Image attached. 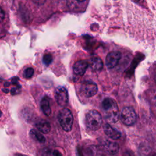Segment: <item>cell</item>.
<instances>
[{"label": "cell", "mask_w": 156, "mask_h": 156, "mask_svg": "<svg viewBox=\"0 0 156 156\" xmlns=\"http://www.w3.org/2000/svg\"><path fill=\"white\" fill-rule=\"evenodd\" d=\"M102 108L107 121L115 123L119 118V111L116 101L110 98H105L102 102Z\"/></svg>", "instance_id": "obj_1"}, {"label": "cell", "mask_w": 156, "mask_h": 156, "mask_svg": "<svg viewBox=\"0 0 156 156\" xmlns=\"http://www.w3.org/2000/svg\"><path fill=\"white\" fill-rule=\"evenodd\" d=\"M85 122V125L88 129L95 131L101 127L102 124V118L98 111L91 110L86 113Z\"/></svg>", "instance_id": "obj_2"}, {"label": "cell", "mask_w": 156, "mask_h": 156, "mask_svg": "<svg viewBox=\"0 0 156 156\" xmlns=\"http://www.w3.org/2000/svg\"><path fill=\"white\" fill-rule=\"evenodd\" d=\"M58 121L62 129L66 132H69L72 129L73 116L71 110L67 108L61 109L58 115Z\"/></svg>", "instance_id": "obj_3"}, {"label": "cell", "mask_w": 156, "mask_h": 156, "mask_svg": "<svg viewBox=\"0 0 156 156\" xmlns=\"http://www.w3.org/2000/svg\"><path fill=\"white\" fill-rule=\"evenodd\" d=\"M120 119L123 124L130 126L133 125L136 120V114L135 110L130 107H124L120 114Z\"/></svg>", "instance_id": "obj_4"}, {"label": "cell", "mask_w": 156, "mask_h": 156, "mask_svg": "<svg viewBox=\"0 0 156 156\" xmlns=\"http://www.w3.org/2000/svg\"><path fill=\"white\" fill-rule=\"evenodd\" d=\"M54 96L57 104L65 107L68 102V94L66 89L63 87H58L54 91Z\"/></svg>", "instance_id": "obj_5"}, {"label": "cell", "mask_w": 156, "mask_h": 156, "mask_svg": "<svg viewBox=\"0 0 156 156\" xmlns=\"http://www.w3.org/2000/svg\"><path fill=\"white\" fill-rule=\"evenodd\" d=\"M98 91L97 85L91 81H85L80 87V92L86 98L93 97L97 93Z\"/></svg>", "instance_id": "obj_6"}, {"label": "cell", "mask_w": 156, "mask_h": 156, "mask_svg": "<svg viewBox=\"0 0 156 156\" xmlns=\"http://www.w3.org/2000/svg\"><path fill=\"white\" fill-rule=\"evenodd\" d=\"M121 52L119 51H112L109 52L105 58V65L108 68L112 69L117 65L120 58Z\"/></svg>", "instance_id": "obj_7"}, {"label": "cell", "mask_w": 156, "mask_h": 156, "mask_svg": "<svg viewBox=\"0 0 156 156\" xmlns=\"http://www.w3.org/2000/svg\"><path fill=\"white\" fill-rule=\"evenodd\" d=\"M88 67V63L83 60L76 62L73 67L74 73L78 76H83Z\"/></svg>", "instance_id": "obj_8"}, {"label": "cell", "mask_w": 156, "mask_h": 156, "mask_svg": "<svg viewBox=\"0 0 156 156\" xmlns=\"http://www.w3.org/2000/svg\"><path fill=\"white\" fill-rule=\"evenodd\" d=\"M102 148L107 154L109 155H115L119 151V146L118 144L115 142L106 141L103 144Z\"/></svg>", "instance_id": "obj_9"}, {"label": "cell", "mask_w": 156, "mask_h": 156, "mask_svg": "<svg viewBox=\"0 0 156 156\" xmlns=\"http://www.w3.org/2000/svg\"><path fill=\"white\" fill-rule=\"evenodd\" d=\"M105 133L113 140H118L121 136V133L116 129L113 128L109 124L105 123L103 127Z\"/></svg>", "instance_id": "obj_10"}, {"label": "cell", "mask_w": 156, "mask_h": 156, "mask_svg": "<svg viewBox=\"0 0 156 156\" xmlns=\"http://www.w3.org/2000/svg\"><path fill=\"white\" fill-rule=\"evenodd\" d=\"M88 156H107V153L102 147L96 145L90 146L87 149Z\"/></svg>", "instance_id": "obj_11"}, {"label": "cell", "mask_w": 156, "mask_h": 156, "mask_svg": "<svg viewBox=\"0 0 156 156\" xmlns=\"http://www.w3.org/2000/svg\"><path fill=\"white\" fill-rule=\"evenodd\" d=\"M35 126L39 132L46 134L51 130V125L49 122L44 119H40L35 123Z\"/></svg>", "instance_id": "obj_12"}, {"label": "cell", "mask_w": 156, "mask_h": 156, "mask_svg": "<svg viewBox=\"0 0 156 156\" xmlns=\"http://www.w3.org/2000/svg\"><path fill=\"white\" fill-rule=\"evenodd\" d=\"M104 66V63L101 58L99 57H93L90 59L88 63V66L93 71H101Z\"/></svg>", "instance_id": "obj_13"}, {"label": "cell", "mask_w": 156, "mask_h": 156, "mask_svg": "<svg viewBox=\"0 0 156 156\" xmlns=\"http://www.w3.org/2000/svg\"><path fill=\"white\" fill-rule=\"evenodd\" d=\"M40 107L43 111L46 116H49L51 113V108L49 104V101L48 98L45 97L42 99L40 102Z\"/></svg>", "instance_id": "obj_14"}, {"label": "cell", "mask_w": 156, "mask_h": 156, "mask_svg": "<svg viewBox=\"0 0 156 156\" xmlns=\"http://www.w3.org/2000/svg\"><path fill=\"white\" fill-rule=\"evenodd\" d=\"M30 135L34 140L38 141L41 143H44L46 140L44 136L40 132H38L34 129H32L30 130Z\"/></svg>", "instance_id": "obj_15"}, {"label": "cell", "mask_w": 156, "mask_h": 156, "mask_svg": "<svg viewBox=\"0 0 156 156\" xmlns=\"http://www.w3.org/2000/svg\"><path fill=\"white\" fill-rule=\"evenodd\" d=\"M52 56L51 54H46L43 55V62L44 63V64L46 66H48L49 65L52 61Z\"/></svg>", "instance_id": "obj_16"}, {"label": "cell", "mask_w": 156, "mask_h": 156, "mask_svg": "<svg viewBox=\"0 0 156 156\" xmlns=\"http://www.w3.org/2000/svg\"><path fill=\"white\" fill-rule=\"evenodd\" d=\"M34 70L32 68L29 67L27 68H26L24 70V76L26 78V79H29L30 77H32V76L34 75Z\"/></svg>", "instance_id": "obj_17"}, {"label": "cell", "mask_w": 156, "mask_h": 156, "mask_svg": "<svg viewBox=\"0 0 156 156\" xmlns=\"http://www.w3.org/2000/svg\"><path fill=\"white\" fill-rule=\"evenodd\" d=\"M4 16H5L4 12L2 9V8L0 7V22L3 21V20L4 19Z\"/></svg>", "instance_id": "obj_18"}, {"label": "cell", "mask_w": 156, "mask_h": 156, "mask_svg": "<svg viewBox=\"0 0 156 156\" xmlns=\"http://www.w3.org/2000/svg\"><path fill=\"white\" fill-rule=\"evenodd\" d=\"M33 1L38 5H42L45 2L46 0H33Z\"/></svg>", "instance_id": "obj_19"}, {"label": "cell", "mask_w": 156, "mask_h": 156, "mask_svg": "<svg viewBox=\"0 0 156 156\" xmlns=\"http://www.w3.org/2000/svg\"><path fill=\"white\" fill-rule=\"evenodd\" d=\"M53 154H54V156H62V154H61L59 151H57V150H55V151H54Z\"/></svg>", "instance_id": "obj_20"}, {"label": "cell", "mask_w": 156, "mask_h": 156, "mask_svg": "<svg viewBox=\"0 0 156 156\" xmlns=\"http://www.w3.org/2000/svg\"><path fill=\"white\" fill-rule=\"evenodd\" d=\"M124 156H135L130 151H127L124 153Z\"/></svg>", "instance_id": "obj_21"}, {"label": "cell", "mask_w": 156, "mask_h": 156, "mask_svg": "<svg viewBox=\"0 0 156 156\" xmlns=\"http://www.w3.org/2000/svg\"><path fill=\"white\" fill-rule=\"evenodd\" d=\"M2 91H4V92H5V93H9V90H7V89H2Z\"/></svg>", "instance_id": "obj_22"}, {"label": "cell", "mask_w": 156, "mask_h": 156, "mask_svg": "<svg viewBox=\"0 0 156 156\" xmlns=\"http://www.w3.org/2000/svg\"><path fill=\"white\" fill-rule=\"evenodd\" d=\"M15 156H27V155H23V154H17Z\"/></svg>", "instance_id": "obj_23"}, {"label": "cell", "mask_w": 156, "mask_h": 156, "mask_svg": "<svg viewBox=\"0 0 156 156\" xmlns=\"http://www.w3.org/2000/svg\"><path fill=\"white\" fill-rule=\"evenodd\" d=\"M9 83H4V86H5V87H7V86H9Z\"/></svg>", "instance_id": "obj_24"}, {"label": "cell", "mask_w": 156, "mask_h": 156, "mask_svg": "<svg viewBox=\"0 0 156 156\" xmlns=\"http://www.w3.org/2000/svg\"><path fill=\"white\" fill-rule=\"evenodd\" d=\"M1 115H2V113H1V111L0 110V116H1Z\"/></svg>", "instance_id": "obj_25"}]
</instances>
